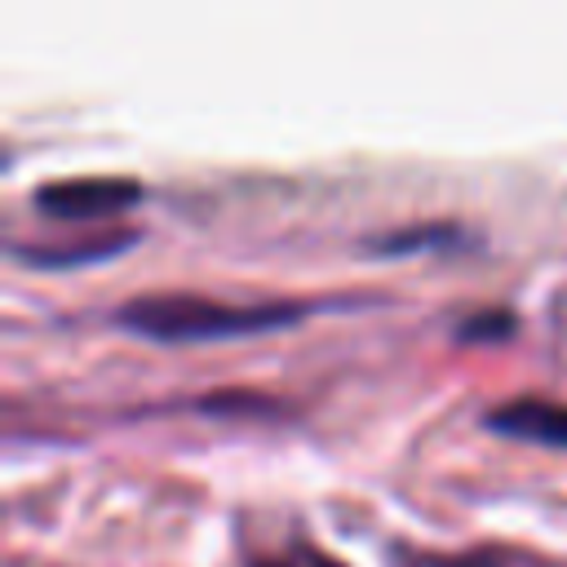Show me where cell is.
Instances as JSON below:
<instances>
[{
    "label": "cell",
    "mask_w": 567,
    "mask_h": 567,
    "mask_svg": "<svg viewBox=\"0 0 567 567\" xmlns=\"http://www.w3.org/2000/svg\"><path fill=\"white\" fill-rule=\"evenodd\" d=\"M310 315V301L297 297H257V301H226L208 292L164 288V292H137L115 306V323L133 337L164 341V346H190V341H226V337H252L292 328Z\"/></svg>",
    "instance_id": "cell-1"
},
{
    "label": "cell",
    "mask_w": 567,
    "mask_h": 567,
    "mask_svg": "<svg viewBox=\"0 0 567 567\" xmlns=\"http://www.w3.org/2000/svg\"><path fill=\"white\" fill-rule=\"evenodd\" d=\"M146 195V186L128 173H75V177H53L31 190V208L44 217L62 221H89V217H111L133 208Z\"/></svg>",
    "instance_id": "cell-2"
},
{
    "label": "cell",
    "mask_w": 567,
    "mask_h": 567,
    "mask_svg": "<svg viewBox=\"0 0 567 567\" xmlns=\"http://www.w3.org/2000/svg\"><path fill=\"white\" fill-rule=\"evenodd\" d=\"M483 425L509 439H527L540 447H563L567 452V403L545 399V394H514L501 399L483 412Z\"/></svg>",
    "instance_id": "cell-3"
},
{
    "label": "cell",
    "mask_w": 567,
    "mask_h": 567,
    "mask_svg": "<svg viewBox=\"0 0 567 567\" xmlns=\"http://www.w3.org/2000/svg\"><path fill=\"white\" fill-rule=\"evenodd\" d=\"M142 230L137 226H120V230H102V235H84V239H58V244H13L9 252L27 266L40 270H71V266H89V261H106L120 257L128 244H137Z\"/></svg>",
    "instance_id": "cell-4"
},
{
    "label": "cell",
    "mask_w": 567,
    "mask_h": 567,
    "mask_svg": "<svg viewBox=\"0 0 567 567\" xmlns=\"http://www.w3.org/2000/svg\"><path fill=\"white\" fill-rule=\"evenodd\" d=\"M390 567H509L501 549L474 545V549H416V545H390Z\"/></svg>",
    "instance_id": "cell-5"
},
{
    "label": "cell",
    "mask_w": 567,
    "mask_h": 567,
    "mask_svg": "<svg viewBox=\"0 0 567 567\" xmlns=\"http://www.w3.org/2000/svg\"><path fill=\"white\" fill-rule=\"evenodd\" d=\"M195 412H279V399L261 394V390H244V385H221V390H204L190 399Z\"/></svg>",
    "instance_id": "cell-6"
},
{
    "label": "cell",
    "mask_w": 567,
    "mask_h": 567,
    "mask_svg": "<svg viewBox=\"0 0 567 567\" xmlns=\"http://www.w3.org/2000/svg\"><path fill=\"white\" fill-rule=\"evenodd\" d=\"M514 328H518V315H514L509 306H478V310L461 315L452 332H456L461 341H501V337H509Z\"/></svg>",
    "instance_id": "cell-7"
},
{
    "label": "cell",
    "mask_w": 567,
    "mask_h": 567,
    "mask_svg": "<svg viewBox=\"0 0 567 567\" xmlns=\"http://www.w3.org/2000/svg\"><path fill=\"white\" fill-rule=\"evenodd\" d=\"M456 235L461 230L452 221H416V226H403V230H381L368 244H377L381 252H412V248H425V244H439V239H456Z\"/></svg>",
    "instance_id": "cell-8"
},
{
    "label": "cell",
    "mask_w": 567,
    "mask_h": 567,
    "mask_svg": "<svg viewBox=\"0 0 567 567\" xmlns=\"http://www.w3.org/2000/svg\"><path fill=\"white\" fill-rule=\"evenodd\" d=\"M244 567H346L337 554H328L323 545H310V540H288L284 549H270V554H252Z\"/></svg>",
    "instance_id": "cell-9"
}]
</instances>
